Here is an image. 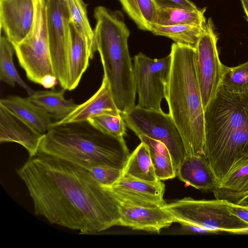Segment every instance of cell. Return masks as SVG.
Here are the masks:
<instances>
[{
  "mask_svg": "<svg viewBox=\"0 0 248 248\" xmlns=\"http://www.w3.org/2000/svg\"><path fill=\"white\" fill-rule=\"evenodd\" d=\"M16 172L29 191L35 214L50 223L88 234L120 225L119 202L88 170L38 153Z\"/></svg>",
  "mask_w": 248,
  "mask_h": 248,
  "instance_id": "1",
  "label": "cell"
},
{
  "mask_svg": "<svg viewBox=\"0 0 248 248\" xmlns=\"http://www.w3.org/2000/svg\"><path fill=\"white\" fill-rule=\"evenodd\" d=\"M204 114V155L219 185L248 157V93H231L220 85Z\"/></svg>",
  "mask_w": 248,
  "mask_h": 248,
  "instance_id": "2",
  "label": "cell"
},
{
  "mask_svg": "<svg viewBox=\"0 0 248 248\" xmlns=\"http://www.w3.org/2000/svg\"><path fill=\"white\" fill-rule=\"evenodd\" d=\"M170 55V69L165 96L169 114L182 137L186 156L204 155V111L196 48L174 43Z\"/></svg>",
  "mask_w": 248,
  "mask_h": 248,
  "instance_id": "3",
  "label": "cell"
},
{
  "mask_svg": "<svg viewBox=\"0 0 248 248\" xmlns=\"http://www.w3.org/2000/svg\"><path fill=\"white\" fill-rule=\"evenodd\" d=\"M38 153L87 170L100 166L123 170L130 155L123 137L104 133L87 121L52 125Z\"/></svg>",
  "mask_w": 248,
  "mask_h": 248,
  "instance_id": "4",
  "label": "cell"
},
{
  "mask_svg": "<svg viewBox=\"0 0 248 248\" xmlns=\"http://www.w3.org/2000/svg\"><path fill=\"white\" fill-rule=\"evenodd\" d=\"M93 16V52L99 53L104 75L109 81L121 114L126 112L135 106L136 93L127 44L130 31L119 11L99 6L94 9Z\"/></svg>",
  "mask_w": 248,
  "mask_h": 248,
  "instance_id": "5",
  "label": "cell"
},
{
  "mask_svg": "<svg viewBox=\"0 0 248 248\" xmlns=\"http://www.w3.org/2000/svg\"><path fill=\"white\" fill-rule=\"evenodd\" d=\"M163 207L172 214L175 222H184L233 234H243L248 230V222L235 215L225 200H198L186 197Z\"/></svg>",
  "mask_w": 248,
  "mask_h": 248,
  "instance_id": "6",
  "label": "cell"
},
{
  "mask_svg": "<svg viewBox=\"0 0 248 248\" xmlns=\"http://www.w3.org/2000/svg\"><path fill=\"white\" fill-rule=\"evenodd\" d=\"M121 115L126 126L138 137L143 135L163 143L170 153L177 171L186 153L181 134L169 113L135 106Z\"/></svg>",
  "mask_w": 248,
  "mask_h": 248,
  "instance_id": "7",
  "label": "cell"
},
{
  "mask_svg": "<svg viewBox=\"0 0 248 248\" xmlns=\"http://www.w3.org/2000/svg\"><path fill=\"white\" fill-rule=\"evenodd\" d=\"M35 4L36 16L32 31L21 42L12 45L28 78L40 84L44 76L55 74L47 33L46 8L41 0H35Z\"/></svg>",
  "mask_w": 248,
  "mask_h": 248,
  "instance_id": "8",
  "label": "cell"
},
{
  "mask_svg": "<svg viewBox=\"0 0 248 248\" xmlns=\"http://www.w3.org/2000/svg\"><path fill=\"white\" fill-rule=\"evenodd\" d=\"M171 65L170 54L161 59H152L140 52L134 58V77L137 106L161 110V103L165 96L166 83Z\"/></svg>",
  "mask_w": 248,
  "mask_h": 248,
  "instance_id": "9",
  "label": "cell"
},
{
  "mask_svg": "<svg viewBox=\"0 0 248 248\" xmlns=\"http://www.w3.org/2000/svg\"><path fill=\"white\" fill-rule=\"evenodd\" d=\"M46 24L52 67L60 86L67 90L70 16L66 0H49Z\"/></svg>",
  "mask_w": 248,
  "mask_h": 248,
  "instance_id": "10",
  "label": "cell"
},
{
  "mask_svg": "<svg viewBox=\"0 0 248 248\" xmlns=\"http://www.w3.org/2000/svg\"><path fill=\"white\" fill-rule=\"evenodd\" d=\"M217 36L211 18L205 24L195 46L197 68L203 108H206L221 85L224 65L217 49Z\"/></svg>",
  "mask_w": 248,
  "mask_h": 248,
  "instance_id": "11",
  "label": "cell"
},
{
  "mask_svg": "<svg viewBox=\"0 0 248 248\" xmlns=\"http://www.w3.org/2000/svg\"><path fill=\"white\" fill-rule=\"evenodd\" d=\"M35 16V0H0V28L12 45L30 35Z\"/></svg>",
  "mask_w": 248,
  "mask_h": 248,
  "instance_id": "12",
  "label": "cell"
},
{
  "mask_svg": "<svg viewBox=\"0 0 248 248\" xmlns=\"http://www.w3.org/2000/svg\"><path fill=\"white\" fill-rule=\"evenodd\" d=\"M112 194L120 203L145 207H161L166 203L163 199L165 185L122 175L111 187Z\"/></svg>",
  "mask_w": 248,
  "mask_h": 248,
  "instance_id": "13",
  "label": "cell"
},
{
  "mask_svg": "<svg viewBox=\"0 0 248 248\" xmlns=\"http://www.w3.org/2000/svg\"><path fill=\"white\" fill-rule=\"evenodd\" d=\"M120 225L135 230L159 233L175 222L172 214L163 206L145 207L119 202Z\"/></svg>",
  "mask_w": 248,
  "mask_h": 248,
  "instance_id": "14",
  "label": "cell"
},
{
  "mask_svg": "<svg viewBox=\"0 0 248 248\" xmlns=\"http://www.w3.org/2000/svg\"><path fill=\"white\" fill-rule=\"evenodd\" d=\"M45 134H43L0 104V142H16L35 156Z\"/></svg>",
  "mask_w": 248,
  "mask_h": 248,
  "instance_id": "15",
  "label": "cell"
},
{
  "mask_svg": "<svg viewBox=\"0 0 248 248\" xmlns=\"http://www.w3.org/2000/svg\"><path fill=\"white\" fill-rule=\"evenodd\" d=\"M103 115L121 116L115 102L109 81L105 75L100 88L92 96L78 105L64 119L53 122L52 125L86 122L90 118Z\"/></svg>",
  "mask_w": 248,
  "mask_h": 248,
  "instance_id": "16",
  "label": "cell"
},
{
  "mask_svg": "<svg viewBox=\"0 0 248 248\" xmlns=\"http://www.w3.org/2000/svg\"><path fill=\"white\" fill-rule=\"evenodd\" d=\"M177 176L186 184L204 192H213L218 185L204 155L185 156L178 167Z\"/></svg>",
  "mask_w": 248,
  "mask_h": 248,
  "instance_id": "17",
  "label": "cell"
},
{
  "mask_svg": "<svg viewBox=\"0 0 248 248\" xmlns=\"http://www.w3.org/2000/svg\"><path fill=\"white\" fill-rule=\"evenodd\" d=\"M70 48L68 62L67 90L72 91L78 85L91 59L88 41L81 30L70 19Z\"/></svg>",
  "mask_w": 248,
  "mask_h": 248,
  "instance_id": "18",
  "label": "cell"
},
{
  "mask_svg": "<svg viewBox=\"0 0 248 248\" xmlns=\"http://www.w3.org/2000/svg\"><path fill=\"white\" fill-rule=\"evenodd\" d=\"M216 199L235 204L248 203V157L238 163L213 192Z\"/></svg>",
  "mask_w": 248,
  "mask_h": 248,
  "instance_id": "19",
  "label": "cell"
},
{
  "mask_svg": "<svg viewBox=\"0 0 248 248\" xmlns=\"http://www.w3.org/2000/svg\"><path fill=\"white\" fill-rule=\"evenodd\" d=\"M0 104L41 133L46 134L53 123L48 112L28 97L9 96L1 99Z\"/></svg>",
  "mask_w": 248,
  "mask_h": 248,
  "instance_id": "20",
  "label": "cell"
},
{
  "mask_svg": "<svg viewBox=\"0 0 248 248\" xmlns=\"http://www.w3.org/2000/svg\"><path fill=\"white\" fill-rule=\"evenodd\" d=\"M66 90L37 91L29 95L28 99L45 109L52 118L60 121L66 117L78 106L72 100L64 97Z\"/></svg>",
  "mask_w": 248,
  "mask_h": 248,
  "instance_id": "21",
  "label": "cell"
},
{
  "mask_svg": "<svg viewBox=\"0 0 248 248\" xmlns=\"http://www.w3.org/2000/svg\"><path fill=\"white\" fill-rule=\"evenodd\" d=\"M141 142L148 147L157 179L160 181L171 179L177 176V171L171 155L162 142L145 135L138 136Z\"/></svg>",
  "mask_w": 248,
  "mask_h": 248,
  "instance_id": "22",
  "label": "cell"
},
{
  "mask_svg": "<svg viewBox=\"0 0 248 248\" xmlns=\"http://www.w3.org/2000/svg\"><path fill=\"white\" fill-rule=\"evenodd\" d=\"M122 175H128L148 182H155L159 180L155 171L148 148L143 142L130 154L122 170Z\"/></svg>",
  "mask_w": 248,
  "mask_h": 248,
  "instance_id": "23",
  "label": "cell"
},
{
  "mask_svg": "<svg viewBox=\"0 0 248 248\" xmlns=\"http://www.w3.org/2000/svg\"><path fill=\"white\" fill-rule=\"evenodd\" d=\"M204 25L163 26L153 24L151 26V32L155 35L168 37L175 43L195 47L202 33Z\"/></svg>",
  "mask_w": 248,
  "mask_h": 248,
  "instance_id": "24",
  "label": "cell"
},
{
  "mask_svg": "<svg viewBox=\"0 0 248 248\" xmlns=\"http://www.w3.org/2000/svg\"><path fill=\"white\" fill-rule=\"evenodd\" d=\"M14 48L5 36L0 38V79L11 87L16 84L26 91L29 96L34 91L23 80L18 73L13 62Z\"/></svg>",
  "mask_w": 248,
  "mask_h": 248,
  "instance_id": "25",
  "label": "cell"
},
{
  "mask_svg": "<svg viewBox=\"0 0 248 248\" xmlns=\"http://www.w3.org/2000/svg\"><path fill=\"white\" fill-rule=\"evenodd\" d=\"M206 8L191 10L179 8H157L155 24L168 26L179 24L204 25Z\"/></svg>",
  "mask_w": 248,
  "mask_h": 248,
  "instance_id": "26",
  "label": "cell"
},
{
  "mask_svg": "<svg viewBox=\"0 0 248 248\" xmlns=\"http://www.w3.org/2000/svg\"><path fill=\"white\" fill-rule=\"evenodd\" d=\"M123 9L142 31H151L155 24L157 7L153 0H119Z\"/></svg>",
  "mask_w": 248,
  "mask_h": 248,
  "instance_id": "27",
  "label": "cell"
},
{
  "mask_svg": "<svg viewBox=\"0 0 248 248\" xmlns=\"http://www.w3.org/2000/svg\"><path fill=\"white\" fill-rule=\"evenodd\" d=\"M221 85L235 93H248V61L235 67L224 66Z\"/></svg>",
  "mask_w": 248,
  "mask_h": 248,
  "instance_id": "28",
  "label": "cell"
},
{
  "mask_svg": "<svg viewBox=\"0 0 248 248\" xmlns=\"http://www.w3.org/2000/svg\"><path fill=\"white\" fill-rule=\"evenodd\" d=\"M66 1L70 20L81 30L85 36L92 59L94 54L93 47V30L91 28L88 17L87 5L83 0H66Z\"/></svg>",
  "mask_w": 248,
  "mask_h": 248,
  "instance_id": "29",
  "label": "cell"
},
{
  "mask_svg": "<svg viewBox=\"0 0 248 248\" xmlns=\"http://www.w3.org/2000/svg\"><path fill=\"white\" fill-rule=\"evenodd\" d=\"M87 122L96 129L109 135L123 137L126 134V126L121 116L103 115L90 118Z\"/></svg>",
  "mask_w": 248,
  "mask_h": 248,
  "instance_id": "30",
  "label": "cell"
},
{
  "mask_svg": "<svg viewBox=\"0 0 248 248\" xmlns=\"http://www.w3.org/2000/svg\"><path fill=\"white\" fill-rule=\"evenodd\" d=\"M88 170L97 182L108 187L112 186L122 175V170L109 166H97Z\"/></svg>",
  "mask_w": 248,
  "mask_h": 248,
  "instance_id": "31",
  "label": "cell"
},
{
  "mask_svg": "<svg viewBox=\"0 0 248 248\" xmlns=\"http://www.w3.org/2000/svg\"><path fill=\"white\" fill-rule=\"evenodd\" d=\"M157 8H179L194 10L198 9L189 0H153Z\"/></svg>",
  "mask_w": 248,
  "mask_h": 248,
  "instance_id": "32",
  "label": "cell"
},
{
  "mask_svg": "<svg viewBox=\"0 0 248 248\" xmlns=\"http://www.w3.org/2000/svg\"><path fill=\"white\" fill-rule=\"evenodd\" d=\"M181 230L184 232L196 234H219L221 232L208 230L194 224L181 222Z\"/></svg>",
  "mask_w": 248,
  "mask_h": 248,
  "instance_id": "33",
  "label": "cell"
},
{
  "mask_svg": "<svg viewBox=\"0 0 248 248\" xmlns=\"http://www.w3.org/2000/svg\"><path fill=\"white\" fill-rule=\"evenodd\" d=\"M229 203L231 211L240 218L248 222V203L239 205Z\"/></svg>",
  "mask_w": 248,
  "mask_h": 248,
  "instance_id": "34",
  "label": "cell"
},
{
  "mask_svg": "<svg viewBox=\"0 0 248 248\" xmlns=\"http://www.w3.org/2000/svg\"><path fill=\"white\" fill-rule=\"evenodd\" d=\"M57 81V78L55 76L47 75L41 79L40 85L46 88L54 89Z\"/></svg>",
  "mask_w": 248,
  "mask_h": 248,
  "instance_id": "35",
  "label": "cell"
},
{
  "mask_svg": "<svg viewBox=\"0 0 248 248\" xmlns=\"http://www.w3.org/2000/svg\"><path fill=\"white\" fill-rule=\"evenodd\" d=\"M248 21V0H240Z\"/></svg>",
  "mask_w": 248,
  "mask_h": 248,
  "instance_id": "36",
  "label": "cell"
},
{
  "mask_svg": "<svg viewBox=\"0 0 248 248\" xmlns=\"http://www.w3.org/2000/svg\"><path fill=\"white\" fill-rule=\"evenodd\" d=\"M42 3L45 6H46L47 4V3H48V2L49 1V0H41Z\"/></svg>",
  "mask_w": 248,
  "mask_h": 248,
  "instance_id": "37",
  "label": "cell"
}]
</instances>
